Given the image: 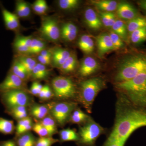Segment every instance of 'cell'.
<instances>
[{
	"instance_id": "obj_1",
	"label": "cell",
	"mask_w": 146,
	"mask_h": 146,
	"mask_svg": "<svg viewBox=\"0 0 146 146\" xmlns=\"http://www.w3.org/2000/svg\"><path fill=\"white\" fill-rule=\"evenodd\" d=\"M121 96L116 105L114 126L106 141L125 143L135 130L146 126V108L135 106L123 94Z\"/></svg>"
},
{
	"instance_id": "obj_2",
	"label": "cell",
	"mask_w": 146,
	"mask_h": 146,
	"mask_svg": "<svg viewBox=\"0 0 146 146\" xmlns=\"http://www.w3.org/2000/svg\"><path fill=\"white\" fill-rule=\"evenodd\" d=\"M115 86L134 106L146 108V72L116 83Z\"/></svg>"
},
{
	"instance_id": "obj_3",
	"label": "cell",
	"mask_w": 146,
	"mask_h": 146,
	"mask_svg": "<svg viewBox=\"0 0 146 146\" xmlns=\"http://www.w3.org/2000/svg\"><path fill=\"white\" fill-rule=\"evenodd\" d=\"M146 72V54L137 53L123 59L115 77L116 83L127 81Z\"/></svg>"
},
{
	"instance_id": "obj_4",
	"label": "cell",
	"mask_w": 146,
	"mask_h": 146,
	"mask_svg": "<svg viewBox=\"0 0 146 146\" xmlns=\"http://www.w3.org/2000/svg\"><path fill=\"white\" fill-rule=\"evenodd\" d=\"M105 86V82L101 77L92 78L81 82L78 90V100L88 111H91L97 95Z\"/></svg>"
},
{
	"instance_id": "obj_5",
	"label": "cell",
	"mask_w": 146,
	"mask_h": 146,
	"mask_svg": "<svg viewBox=\"0 0 146 146\" xmlns=\"http://www.w3.org/2000/svg\"><path fill=\"white\" fill-rule=\"evenodd\" d=\"M51 87L54 96L62 100L74 98L77 95L78 89L72 79L63 76L55 77L51 82Z\"/></svg>"
},
{
	"instance_id": "obj_6",
	"label": "cell",
	"mask_w": 146,
	"mask_h": 146,
	"mask_svg": "<svg viewBox=\"0 0 146 146\" xmlns=\"http://www.w3.org/2000/svg\"><path fill=\"white\" fill-rule=\"evenodd\" d=\"M29 90L16 89L0 93V99L5 110L17 106L29 107L34 103Z\"/></svg>"
},
{
	"instance_id": "obj_7",
	"label": "cell",
	"mask_w": 146,
	"mask_h": 146,
	"mask_svg": "<svg viewBox=\"0 0 146 146\" xmlns=\"http://www.w3.org/2000/svg\"><path fill=\"white\" fill-rule=\"evenodd\" d=\"M39 37L46 42L56 44L60 41V24L54 16L42 17L38 30Z\"/></svg>"
},
{
	"instance_id": "obj_8",
	"label": "cell",
	"mask_w": 146,
	"mask_h": 146,
	"mask_svg": "<svg viewBox=\"0 0 146 146\" xmlns=\"http://www.w3.org/2000/svg\"><path fill=\"white\" fill-rule=\"evenodd\" d=\"M104 132V129L91 119L80 127L79 139L77 144L80 146H94L98 138Z\"/></svg>"
},
{
	"instance_id": "obj_9",
	"label": "cell",
	"mask_w": 146,
	"mask_h": 146,
	"mask_svg": "<svg viewBox=\"0 0 146 146\" xmlns=\"http://www.w3.org/2000/svg\"><path fill=\"white\" fill-rule=\"evenodd\" d=\"M77 104L72 102L62 101L53 102L50 109V115L58 125L63 127L69 122L72 112L77 108Z\"/></svg>"
},
{
	"instance_id": "obj_10",
	"label": "cell",
	"mask_w": 146,
	"mask_h": 146,
	"mask_svg": "<svg viewBox=\"0 0 146 146\" xmlns=\"http://www.w3.org/2000/svg\"><path fill=\"white\" fill-rule=\"evenodd\" d=\"M16 89L29 90L25 81L9 71L5 78L0 83V93Z\"/></svg>"
},
{
	"instance_id": "obj_11",
	"label": "cell",
	"mask_w": 146,
	"mask_h": 146,
	"mask_svg": "<svg viewBox=\"0 0 146 146\" xmlns=\"http://www.w3.org/2000/svg\"><path fill=\"white\" fill-rule=\"evenodd\" d=\"M100 68V63L90 56L84 58L78 66V73L81 77L85 78L96 72Z\"/></svg>"
},
{
	"instance_id": "obj_12",
	"label": "cell",
	"mask_w": 146,
	"mask_h": 146,
	"mask_svg": "<svg viewBox=\"0 0 146 146\" xmlns=\"http://www.w3.org/2000/svg\"><path fill=\"white\" fill-rule=\"evenodd\" d=\"M50 50L51 66L57 69L60 68L73 53L70 50L60 47H55Z\"/></svg>"
},
{
	"instance_id": "obj_13",
	"label": "cell",
	"mask_w": 146,
	"mask_h": 146,
	"mask_svg": "<svg viewBox=\"0 0 146 146\" xmlns=\"http://www.w3.org/2000/svg\"><path fill=\"white\" fill-rule=\"evenodd\" d=\"M0 8L6 29L15 33L18 32L21 29L20 18L14 12L12 13L5 8L1 4H0Z\"/></svg>"
},
{
	"instance_id": "obj_14",
	"label": "cell",
	"mask_w": 146,
	"mask_h": 146,
	"mask_svg": "<svg viewBox=\"0 0 146 146\" xmlns=\"http://www.w3.org/2000/svg\"><path fill=\"white\" fill-rule=\"evenodd\" d=\"M78 28L72 22H67L60 24V40L72 42L76 39Z\"/></svg>"
},
{
	"instance_id": "obj_15",
	"label": "cell",
	"mask_w": 146,
	"mask_h": 146,
	"mask_svg": "<svg viewBox=\"0 0 146 146\" xmlns=\"http://www.w3.org/2000/svg\"><path fill=\"white\" fill-rule=\"evenodd\" d=\"M117 15L121 19L129 21L139 16L138 10L130 3L122 2L118 3Z\"/></svg>"
},
{
	"instance_id": "obj_16",
	"label": "cell",
	"mask_w": 146,
	"mask_h": 146,
	"mask_svg": "<svg viewBox=\"0 0 146 146\" xmlns=\"http://www.w3.org/2000/svg\"><path fill=\"white\" fill-rule=\"evenodd\" d=\"M96 42L98 53L100 57L110 52L115 50L108 33H103L97 37Z\"/></svg>"
},
{
	"instance_id": "obj_17",
	"label": "cell",
	"mask_w": 146,
	"mask_h": 146,
	"mask_svg": "<svg viewBox=\"0 0 146 146\" xmlns=\"http://www.w3.org/2000/svg\"><path fill=\"white\" fill-rule=\"evenodd\" d=\"M53 102L48 104H38L33 103L29 107V115L38 121H41L49 115Z\"/></svg>"
},
{
	"instance_id": "obj_18",
	"label": "cell",
	"mask_w": 146,
	"mask_h": 146,
	"mask_svg": "<svg viewBox=\"0 0 146 146\" xmlns=\"http://www.w3.org/2000/svg\"><path fill=\"white\" fill-rule=\"evenodd\" d=\"M84 18L86 26L91 29L98 30L102 27V23L99 16L93 9L88 7L85 9Z\"/></svg>"
},
{
	"instance_id": "obj_19",
	"label": "cell",
	"mask_w": 146,
	"mask_h": 146,
	"mask_svg": "<svg viewBox=\"0 0 146 146\" xmlns=\"http://www.w3.org/2000/svg\"><path fill=\"white\" fill-rule=\"evenodd\" d=\"M14 13L20 19H28L31 16L32 9L31 4L23 0H18L15 3Z\"/></svg>"
},
{
	"instance_id": "obj_20",
	"label": "cell",
	"mask_w": 146,
	"mask_h": 146,
	"mask_svg": "<svg viewBox=\"0 0 146 146\" xmlns=\"http://www.w3.org/2000/svg\"><path fill=\"white\" fill-rule=\"evenodd\" d=\"M48 66L37 63L31 75L30 79L35 81L46 80L51 74V70L48 68Z\"/></svg>"
},
{
	"instance_id": "obj_21",
	"label": "cell",
	"mask_w": 146,
	"mask_h": 146,
	"mask_svg": "<svg viewBox=\"0 0 146 146\" xmlns=\"http://www.w3.org/2000/svg\"><path fill=\"white\" fill-rule=\"evenodd\" d=\"M77 45L79 48L85 54H90L94 52V40L89 35L84 34L80 36Z\"/></svg>"
},
{
	"instance_id": "obj_22",
	"label": "cell",
	"mask_w": 146,
	"mask_h": 146,
	"mask_svg": "<svg viewBox=\"0 0 146 146\" xmlns=\"http://www.w3.org/2000/svg\"><path fill=\"white\" fill-rule=\"evenodd\" d=\"M34 124L32 118L30 116L18 121L15 129V137L31 131Z\"/></svg>"
},
{
	"instance_id": "obj_23",
	"label": "cell",
	"mask_w": 146,
	"mask_h": 146,
	"mask_svg": "<svg viewBox=\"0 0 146 146\" xmlns=\"http://www.w3.org/2000/svg\"><path fill=\"white\" fill-rule=\"evenodd\" d=\"M90 3L101 12H113L117 10L118 5L117 2L112 0L91 1Z\"/></svg>"
},
{
	"instance_id": "obj_24",
	"label": "cell",
	"mask_w": 146,
	"mask_h": 146,
	"mask_svg": "<svg viewBox=\"0 0 146 146\" xmlns=\"http://www.w3.org/2000/svg\"><path fill=\"white\" fill-rule=\"evenodd\" d=\"M15 58L23 66L31 76L32 72L38 63L36 58L30 55L25 54L16 56Z\"/></svg>"
},
{
	"instance_id": "obj_25",
	"label": "cell",
	"mask_w": 146,
	"mask_h": 146,
	"mask_svg": "<svg viewBox=\"0 0 146 146\" xmlns=\"http://www.w3.org/2000/svg\"><path fill=\"white\" fill-rule=\"evenodd\" d=\"M78 66V60L76 55L73 52L72 54L66 60L65 63L58 69L63 74H68L74 72Z\"/></svg>"
},
{
	"instance_id": "obj_26",
	"label": "cell",
	"mask_w": 146,
	"mask_h": 146,
	"mask_svg": "<svg viewBox=\"0 0 146 146\" xmlns=\"http://www.w3.org/2000/svg\"><path fill=\"white\" fill-rule=\"evenodd\" d=\"M91 119L90 116L77 107L72 112L69 122L72 123L82 125Z\"/></svg>"
},
{
	"instance_id": "obj_27",
	"label": "cell",
	"mask_w": 146,
	"mask_h": 146,
	"mask_svg": "<svg viewBox=\"0 0 146 146\" xmlns=\"http://www.w3.org/2000/svg\"><path fill=\"white\" fill-rule=\"evenodd\" d=\"M9 71L26 82L30 79L27 71L16 58L13 59Z\"/></svg>"
},
{
	"instance_id": "obj_28",
	"label": "cell",
	"mask_w": 146,
	"mask_h": 146,
	"mask_svg": "<svg viewBox=\"0 0 146 146\" xmlns=\"http://www.w3.org/2000/svg\"><path fill=\"white\" fill-rule=\"evenodd\" d=\"M5 112L18 121L29 117V107L20 106L5 110Z\"/></svg>"
},
{
	"instance_id": "obj_29",
	"label": "cell",
	"mask_w": 146,
	"mask_h": 146,
	"mask_svg": "<svg viewBox=\"0 0 146 146\" xmlns=\"http://www.w3.org/2000/svg\"><path fill=\"white\" fill-rule=\"evenodd\" d=\"M17 146H35L37 138L31 131L15 137Z\"/></svg>"
},
{
	"instance_id": "obj_30",
	"label": "cell",
	"mask_w": 146,
	"mask_h": 146,
	"mask_svg": "<svg viewBox=\"0 0 146 146\" xmlns=\"http://www.w3.org/2000/svg\"><path fill=\"white\" fill-rule=\"evenodd\" d=\"M47 42L39 37H33L30 47L29 55H38L43 50L47 48Z\"/></svg>"
},
{
	"instance_id": "obj_31",
	"label": "cell",
	"mask_w": 146,
	"mask_h": 146,
	"mask_svg": "<svg viewBox=\"0 0 146 146\" xmlns=\"http://www.w3.org/2000/svg\"><path fill=\"white\" fill-rule=\"evenodd\" d=\"M126 25L128 32L130 34L136 30L146 27V16L139 15L132 20L128 21Z\"/></svg>"
},
{
	"instance_id": "obj_32",
	"label": "cell",
	"mask_w": 146,
	"mask_h": 146,
	"mask_svg": "<svg viewBox=\"0 0 146 146\" xmlns=\"http://www.w3.org/2000/svg\"><path fill=\"white\" fill-rule=\"evenodd\" d=\"M59 142L61 143L74 141L77 142L79 141L78 133L74 129L67 128L62 129L59 132Z\"/></svg>"
},
{
	"instance_id": "obj_33",
	"label": "cell",
	"mask_w": 146,
	"mask_h": 146,
	"mask_svg": "<svg viewBox=\"0 0 146 146\" xmlns=\"http://www.w3.org/2000/svg\"><path fill=\"white\" fill-rule=\"evenodd\" d=\"M80 3L79 0H59L57 1V5L60 10L72 11L78 8Z\"/></svg>"
},
{
	"instance_id": "obj_34",
	"label": "cell",
	"mask_w": 146,
	"mask_h": 146,
	"mask_svg": "<svg viewBox=\"0 0 146 146\" xmlns=\"http://www.w3.org/2000/svg\"><path fill=\"white\" fill-rule=\"evenodd\" d=\"M112 30L117 34L122 40H127L128 32L126 24L121 20L117 19L112 25Z\"/></svg>"
},
{
	"instance_id": "obj_35",
	"label": "cell",
	"mask_w": 146,
	"mask_h": 146,
	"mask_svg": "<svg viewBox=\"0 0 146 146\" xmlns=\"http://www.w3.org/2000/svg\"><path fill=\"white\" fill-rule=\"evenodd\" d=\"M39 122L48 131L50 136L57 133V123L50 114Z\"/></svg>"
},
{
	"instance_id": "obj_36",
	"label": "cell",
	"mask_w": 146,
	"mask_h": 146,
	"mask_svg": "<svg viewBox=\"0 0 146 146\" xmlns=\"http://www.w3.org/2000/svg\"><path fill=\"white\" fill-rule=\"evenodd\" d=\"M16 126L12 120L0 117V133L4 135H11L15 132Z\"/></svg>"
},
{
	"instance_id": "obj_37",
	"label": "cell",
	"mask_w": 146,
	"mask_h": 146,
	"mask_svg": "<svg viewBox=\"0 0 146 146\" xmlns=\"http://www.w3.org/2000/svg\"><path fill=\"white\" fill-rule=\"evenodd\" d=\"M31 6L33 12L42 17L46 16L48 11V6L45 0H36Z\"/></svg>"
},
{
	"instance_id": "obj_38",
	"label": "cell",
	"mask_w": 146,
	"mask_h": 146,
	"mask_svg": "<svg viewBox=\"0 0 146 146\" xmlns=\"http://www.w3.org/2000/svg\"><path fill=\"white\" fill-rule=\"evenodd\" d=\"M131 42L134 44H139L146 41V27L138 29L129 34Z\"/></svg>"
},
{
	"instance_id": "obj_39",
	"label": "cell",
	"mask_w": 146,
	"mask_h": 146,
	"mask_svg": "<svg viewBox=\"0 0 146 146\" xmlns=\"http://www.w3.org/2000/svg\"><path fill=\"white\" fill-rule=\"evenodd\" d=\"M12 47L13 50L16 53V56L29 55V48L21 41L17 35L12 43Z\"/></svg>"
},
{
	"instance_id": "obj_40",
	"label": "cell",
	"mask_w": 146,
	"mask_h": 146,
	"mask_svg": "<svg viewBox=\"0 0 146 146\" xmlns=\"http://www.w3.org/2000/svg\"><path fill=\"white\" fill-rule=\"evenodd\" d=\"M99 16L103 25L107 28H111L117 20L115 13L112 12H101L99 13Z\"/></svg>"
},
{
	"instance_id": "obj_41",
	"label": "cell",
	"mask_w": 146,
	"mask_h": 146,
	"mask_svg": "<svg viewBox=\"0 0 146 146\" xmlns=\"http://www.w3.org/2000/svg\"><path fill=\"white\" fill-rule=\"evenodd\" d=\"M59 142V140L53 138L52 136L39 137L37 138L35 146H52Z\"/></svg>"
},
{
	"instance_id": "obj_42",
	"label": "cell",
	"mask_w": 146,
	"mask_h": 146,
	"mask_svg": "<svg viewBox=\"0 0 146 146\" xmlns=\"http://www.w3.org/2000/svg\"><path fill=\"white\" fill-rule=\"evenodd\" d=\"M109 34L113 46L115 50L123 48L125 46V44L122 39L117 34L112 31V30L110 31Z\"/></svg>"
},
{
	"instance_id": "obj_43",
	"label": "cell",
	"mask_w": 146,
	"mask_h": 146,
	"mask_svg": "<svg viewBox=\"0 0 146 146\" xmlns=\"http://www.w3.org/2000/svg\"><path fill=\"white\" fill-rule=\"evenodd\" d=\"M32 130L40 137L50 136L48 131L39 121L34 124Z\"/></svg>"
},
{
	"instance_id": "obj_44",
	"label": "cell",
	"mask_w": 146,
	"mask_h": 146,
	"mask_svg": "<svg viewBox=\"0 0 146 146\" xmlns=\"http://www.w3.org/2000/svg\"><path fill=\"white\" fill-rule=\"evenodd\" d=\"M43 86L39 81H34L29 90V92L32 96H38Z\"/></svg>"
},
{
	"instance_id": "obj_45",
	"label": "cell",
	"mask_w": 146,
	"mask_h": 146,
	"mask_svg": "<svg viewBox=\"0 0 146 146\" xmlns=\"http://www.w3.org/2000/svg\"><path fill=\"white\" fill-rule=\"evenodd\" d=\"M36 58L38 63L47 66H50V65L51 66L50 59L43 57L39 54L36 55Z\"/></svg>"
},
{
	"instance_id": "obj_46",
	"label": "cell",
	"mask_w": 146,
	"mask_h": 146,
	"mask_svg": "<svg viewBox=\"0 0 146 146\" xmlns=\"http://www.w3.org/2000/svg\"><path fill=\"white\" fill-rule=\"evenodd\" d=\"M46 90L44 101H48L54 96L51 87L48 84H46Z\"/></svg>"
},
{
	"instance_id": "obj_47",
	"label": "cell",
	"mask_w": 146,
	"mask_h": 146,
	"mask_svg": "<svg viewBox=\"0 0 146 146\" xmlns=\"http://www.w3.org/2000/svg\"><path fill=\"white\" fill-rule=\"evenodd\" d=\"M0 146H17L15 139L0 141Z\"/></svg>"
},
{
	"instance_id": "obj_48",
	"label": "cell",
	"mask_w": 146,
	"mask_h": 146,
	"mask_svg": "<svg viewBox=\"0 0 146 146\" xmlns=\"http://www.w3.org/2000/svg\"><path fill=\"white\" fill-rule=\"evenodd\" d=\"M38 54L42 56L43 57L46 58L50 59V60L51 58L52 54L50 49L47 48L42 50Z\"/></svg>"
},
{
	"instance_id": "obj_49",
	"label": "cell",
	"mask_w": 146,
	"mask_h": 146,
	"mask_svg": "<svg viewBox=\"0 0 146 146\" xmlns=\"http://www.w3.org/2000/svg\"><path fill=\"white\" fill-rule=\"evenodd\" d=\"M125 143L117 141H107L105 143L103 146H124Z\"/></svg>"
},
{
	"instance_id": "obj_50",
	"label": "cell",
	"mask_w": 146,
	"mask_h": 146,
	"mask_svg": "<svg viewBox=\"0 0 146 146\" xmlns=\"http://www.w3.org/2000/svg\"><path fill=\"white\" fill-rule=\"evenodd\" d=\"M138 3L140 7L146 11V0L140 1Z\"/></svg>"
}]
</instances>
